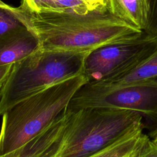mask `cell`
<instances>
[{"instance_id": "obj_7", "label": "cell", "mask_w": 157, "mask_h": 157, "mask_svg": "<svg viewBox=\"0 0 157 157\" xmlns=\"http://www.w3.org/2000/svg\"><path fill=\"white\" fill-rule=\"evenodd\" d=\"M39 48L38 39L23 25L0 37V66L14 64Z\"/></svg>"}, {"instance_id": "obj_20", "label": "cell", "mask_w": 157, "mask_h": 157, "mask_svg": "<svg viewBox=\"0 0 157 157\" xmlns=\"http://www.w3.org/2000/svg\"><path fill=\"white\" fill-rule=\"evenodd\" d=\"M128 157H130V156H128Z\"/></svg>"}, {"instance_id": "obj_13", "label": "cell", "mask_w": 157, "mask_h": 157, "mask_svg": "<svg viewBox=\"0 0 157 157\" xmlns=\"http://www.w3.org/2000/svg\"><path fill=\"white\" fill-rule=\"evenodd\" d=\"M23 24L2 5L0 0V37Z\"/></svg>"}, {"instance_id": "obj_19", "label": "cell", "mask_w": 157, "mask_h": 157, "mask_svg": "<svg viewBox=\"0 0 157 157\" xmlns=\"http://www.w3.org/2000/svg\"><path fill=\"white\" fill-rule=\"evenodd\" d=\"M152 140H153V142L157 145V137H155V139H151Z\"/></svg>"}, {"instance_id": "obj_18", "label": "cell", "mask_w": 157, "mask_h": 157, "mask_svg": "<svg viewBox=\"0 0 157 157\" xmlns=\"http://www.w3.org/2000/svg\"><path fill=\"white\" fill-rule=\"evenodd\" d=\"M151 139H153L155 137H157V120L156 121V126L155 127V128L151 130V131L150 132L149 135H148Z\"/></svg>"}, {"instance_id": "obj_12", "label": "cell", "mask_w": 157, "mask_h": 157, "mask_svg": "<svg viewBox=\"0 0 157 157\" xmlns=\"http://www.w3.org/2000/svg\"><path fill=\"white\" fill-rule=\"evenodd\" d=\"M21 4L34 12H66L57 0H22Z\"/></svg>"}, {"instance_id": "obj_1", "label": "cell", "mask_w": 157, "mask_h": 157, "mask_svg": "<svg viewBox=\"0 0 157 157\" xmlns=\"http://www.w3.org/2000/svg\"><path fill=\"white\" fill-rule=\"evenodd\" d=\"M37 37L40 48L89 53L100 47L142 37L144 32L109 11L80 15L71 12H34L20 4L2 2Z\"/></svg>"}, {"instance_id": "obj_5", "label": "cell", "mask_w": 157, "mask_h": 157, "mask_svg": "<svg viewBox=\"0 0 157 157\" xmlns=\"http://www.w3.org/2000/svg\"><path fill=\"white\" fill-rule=\"evenodd\" d=\"M85 108L133 110L156 122L157 80L117 88L86 82L75 92L66 112H75Z\"/></svg>"}, {"instance_id": "obj_2", "label": "cell", "mask_w": 157, "mask_h": 157, "mask_svg": "<svg viewBox=\"0 0 157 157\" xmlns=\"http://www.w3.org/2000/svg\"><path fill=\"white\" fill-rule=\"evenodd\" d=\"M86 82L83 74L70 78L7 110L2 115L0 155L21 147L47 129L66 112L75 92Z\"/></svg>"}, {"instance_id": "obj_10", "label": "cell", "mask_w": 157, "mask_h": 157, "mask_svg": "<svg viewBox=\"0 0 157 157\" xmlns=\"http://www.w3.org/2000/svg\"><path fill=\"white\" fill-rule=\"evenodd\" d=\"M156 80H157V47L149 56L125 74L107 81L94 83L117 88Z\"/></svg>"}, {"instance_id": "obj_11", "label": "cell", "mask_w": 157, "mask_h": 157, "mask_svg": "<svg viewBox=\"0 0 157 157\" xmlns=\"http://www.w3.org/2000/svg\"><path fill=\"white\" fill-rule=\"evenodd\" d=\"M144 125L141 126L107 147L88 157H128L139 145L144 135Z\"/></svg>"}, {"instance_id": "obj_17", "label": "cell", "mask_w": 157, "mask_h": 157, "mask_svg": "<svg viewBox=\"0 0 157 157\" xmlns=\"http://www.w3.org/2000/svg\"><path fill=\"white\" fill-rule=\"evenodd\" d=\"M13 64H10L0 66V89L6 82L12 69Z\"/></svg>"}, {"instance_id": "obj_4", "label": "cell", "mask_w": 157, "mask_h": 157, "mask_svg": "<svg viewBox=\"0 0 157 157\" xmlns=\"http://www.w3.org/2000/svg\"><path fill=\"white\" fill-rule=\"evenodd\" d=\"M65 142L56 157H88L144 125V116L129 110L85 108L70 112Z\"/></svg>"}, {"instance_id": "obj_9", "label": "cell", "mask_w": 157, "mask_h": 157, "mask_svg": "<svg viewBox=\"0 0 157 157\" xmlns=\"http://www.w3.org/2000/svg\"><path fill=\"white\" fill-rule=\"evenodd\" d=\"M107 10L144 32L147 26L150 15L148 0H107Z\"/></svg>"}, {"instance_id": "obj_6", "label": "cell", "mask_w": 157, "mask_h": 157, "mask_svg": "<svg viewBox=\"0 0 157 157\" xmlns=\"http://www.w3.org/2000/svg\"><path fill=\"white\" fill-rule=\"evenodd\" d=\"M156 47L157 40L145 33L136 39L100 47L86 56L82 74L90 83L113 79L134 68Z\"/></svg>"}, {"instance_id": "obj_15", "label": "cell", "mask_w": 157, "mask_h": 157, "mask_svg": "<svg viewBox=\"0 0 157 157\" xmlns=\"http://www.w3.org/2000/svg\"><path fill=\"white\" fill-rule=\"evenodd\" d=\"M150 15L144 33L147 38L157 40V0H148Z\"/></svg>"}, {"instance_id": "obj_16", "label": "cell", "mask_w": 157, "mask_h": 157, "mask_svg": "<svg viewBox=\"0 0 157 157\" xmlns=\"http://www.w3.org/2000/svg\"><path fill=\"white\" fill-rule=\"evenodd\" d=\"M91 12H105L107 10V0H83Z\"/></svg>"}, {"instance_id": "obj_8", "label": "cell", "mask_w": 157, "mask_h": 157, "mask_svg": "<svg viewBox=\"0 0 157 157\" xmlns=\"http://www.w3.org/2000/svg\"><path fill=\"white\" fill-rule=\"evenodd\" d=\"M70 113L65 112L39 135L21 147L0 157H40L66 131Z\"/></svg>"}, {"instance_id": "obj_3", "label": "cell", "mask_w": 157, "mask_h": 157, "mask_svg": "<svg viewBox=\"0 0 157 157\" xmlns=\"http://www.w3.org/2000/svg\"><path fill=\"white\" fill-rule=\"evenodd\" d=\"M88 53L39 48L14 63L0 89V115L29 96L82 74Z\"/></svg>"}, {"instance_id": "obj_14", "label": "cell", "mask_w": 157, "mask_h": 157, "mask_svg": "<svg viewBox=\"0 0 157 157\" xmlns=\"http://www.w3.org/2000/svg\"><path fill=\"white\" fill-rule=\"evenodd\" d=\"M130 157H157V145L147 134H144L139 145Z\"/></svg>"}]
</instances>
